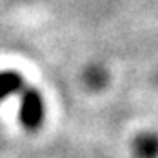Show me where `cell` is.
Instances as JSON below:
<instances>
[{
    "label": "cell",
    "instance_id": "6da1fadb",
    "mask_svg": "<svg viewBox=\"0 0 158 158\" xmlns=\"http://www.w3.org/2000/svg\"><path fill=\"white\" fill-rule=\"evenodd\" d=\"M46 116V107H44V98L36 87H24L20 93V109H18V118L20 124L27 131H36L40 129Z\"/></svg>",
    "mask_w": 158,
    "mask_h": 158
},
{
    "label": "cell",
    "instance_id": "7a4b0ae2",
    "mask_svg": "<svg viewBox=\"0 0 158 158\" xmlns=\"http://www.w3.org/2000/svg\"><path fill=\"white\" fill-rule=\"evenodd\" d=\"M26 87V82L16 71H0V102L9 96L20 95Z\"/></svg>",
    "mask_w": 158,
    "mask_h": 158
},
{
    "label": "cell",
    "instance_id": "3957f363",
    "mask_svg": "<svg viewBox=\"0 0 158 158\" xmlns=\"http://www.w3.org/2000/svg\"><path fill=\"white\" fill-rule=\"evenodd\" d=\"M133 155L136 158H158V135L142 133L133 140Z\"/></svg>",
    "mask_w": 158,
    "mask_h": 158
}]
</instances>
